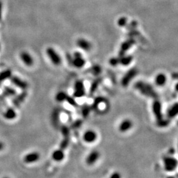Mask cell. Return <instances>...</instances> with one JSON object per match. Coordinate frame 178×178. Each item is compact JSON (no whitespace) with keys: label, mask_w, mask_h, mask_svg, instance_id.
<instances>
[{"label":"cell","mask_w":178,"mask_h":178,"mask_svg":"<svg viewBox=\"0 0 178 178\" xmlns=\"http://www.w3.org/2000/svg\"><path fill=\"white\" fill-rule=\"evenodd\" d=\"M134 87L138 90L142 95L146 97H149L154 99H157L158 95L155 91V89L150 84L145 83L144 81H138L135 83Z\"/></svg>","instance_id":"obj_1"},{"label":"cell","mask_w":178,"mask_h":178,"mask_svg":"<svg viewBox=\"0 0 178 178\" xmlns=\"http://www.w3.org/2000/svg\"><path fill=\"white\" fill-rule=\"evenodd\" d=\"M164 167L166 172H173L177 166V160L172 156H167L163 158Z\"/></svg>","instance_id":"obj_2"},{"label":"cell","mask_w":178,"mask_h":178,"mask_svg":"<svg viewBox=\"0 0 178 178\" xmlns=\"http://www.w3.org/2000/svg\"><path fill=\"white\" fill-rule=\"evenodd\" d=\"M139 73V70L135 67H133V68L130 69L125 74V75L121 79V85L123 87H127L129 85L133 79Z\"/></svg>","instance_id":"obj_3"},{"label":"cell","mask_w":178,"mask_h":178,"mask_svg":"<svg viewBox=\"0 0 178 178\" xmlns=\"http://www.w3.org/2000/svg\"><path fill=\"white\" fill-rule=\"evenodd\" d=\"M46 54L53 64L57 66H59V65L61 64V57H60V56L58 54V53L52 47L48 48L46 50Z\"/></svg>","instance_id":"obj_4"},{"label":"cell","mask_w":178,"mask_h":178,"mask_svg":"<svg viewBox=\"0 0 178 178\" xmlns=\"http://www.w3.org/2000/svg\"><path fill=\"white\" fill-rule=\"evenodd\" d=\"M85 95V88L83 81L78 80L75 82L74 86V92L73 97L74 98H81Z\"/></svg>","instance_id":"obj_5"},{"label":"cell","mask_w":178,"mask_h":178,"mask_svg":"<svg viewBox=\"0 0 178 178\" xmlns=\"http://www.w3.org/2000/svg\"><path fill=\"white\" fill-rule=\"evenodd\" d=\"M135 44V40L133 38H129L121 44L119 50L118 56L121 57L126 55V53Z\"/></svg>","instance_id":"obj_6"},{"label":"cell","mask_w":178,"mask_h":178,"mask_svg":"<svg viewBox=\"0 0 178 178\" xmlns=\"http://www.w3.org/2000/svg\"><path fill=\"white\" fill-rule=\"evenodd\" d=\"M152 111L155 115L156 122H158L164 119L162 113V104L159 100H155L152 103Z\"/></svg>","instance_id":"obj_7"},{"label":"cell","mask_w":178,"mask_h":178,"mask_svg":"<svg viewBox=\"0 0 178 178\" xmlns=\"http://www.w3.org/2000/svg\"><path fill=\"white\" fill-rule=\"evenodd\" d=\"M100 156V153L97 150H93L86 157L85 162L88 166H92L97 162Z\"/></svg>","instance_id":"obj_8"},{"label":"cell","mask_w":178,"mask_h":178,"mask_svg":"<svg viewBox=\"0 0 178 178\" xmlns=\"http://www.w3.org/2000/svg\"><path fill=\"white\" fill-rule=\"evenodd\" d=\"M11 82L14 85L17 86L18 88L22 89L23 90H26L28 87V83L25 81H23V79L18 77L13 76L11 77L10 78Z\"/></svg>","instance_id":"obj_9"},{"label":"cell","mask_w":178,"mask_h":178,"mask_svg":"<svg viewBox=\"0 0 178 178\" xmlns=\"http://www.w3.org/2000/svg\"><path fill=\"white\" fill-rule=\"evenodd\" d=\"M28 93L26 90H23L22 92L19 94V95L17 96L12 100V104L15 108H19L21 106L22 103L25 101L26 97H27Z\"/></svg>","instance_id":"obj_10"},{"label":"cell","mask_w":178,"mask_h":178,"mask_svg":"<svg viewBox=\"0 0 178 178\" xmlns=\"http://www.w3.org/2000/svg\"><path fill=\"white\" fill-rule=\"evenodd\" d=\"M83 140L87 143H94L97 139V134L95 131L92 129H89L86 131L83 135Z\"/></svg>","instance_id":"obj_11"},{"label":"cell","mask_w":178,"mask_h":178,"mask_svg":"<svg viewBox=\"0 0 178 178\" xmlns=\"http://www.w3.org/2000/svg\"><path fill=\"white\" fill-rule=\"evenodd\" d=\"M40 158V155L38 152H32L26 155L24 157V162L26 164H30L37 162Z\"/></svg>","instance_id":"obj_12"},{"label":"cell","mask_w":178,"mask_h":178,"mask_svg":"<svg viewBox=\"0 0 178 178\" xmlns=\"http://www.w3.org/2000/svg\"><path fill=\"white\" fill-rule=\"evenodd\" d=\"M76 44L79 48H80L81 49L86 52H88L89 50H90L91 48H92L91 43L87 40L83 38H79V39L77 40Z\"/></svg>","instance_id":"obj_13"},{"label":"cell","mask_w":178,"mask_h":178,"mask_svg":"<svg viewBox=\"0 0 178 178\" xmlns=\"http://www.w3.org/2000/svg\"><path fill=\"white\" fill-rule=\"evenodd\" d=\"M21 59L25 66L31 67L34 64V59L29 53L26 52H23L20 54Z\"/></svg>","instance_id":"obj_14"},{"label":"cell","mask_w":178,"mask_h":178,"mask_svg":"<svg viewBox=\"0 0 178 178\" xmlns=\"http://www.w3.org/2000/svg\"><path fill=\"white\" fill-rule=\"evenodd\" d=\"M133 127V122L131 120L129 119H126L120 123L119 126L118 127V129L121 133L128 131L129 129H131Z\"/></svg>","instance_id":"obj_15"},{"label":"cell","mask_w":178,"mask_h":178,"mask_svg":"<svg viewBox=\"0 0 178 178\" xmlns=\"http://www.w3.org/2000/svg\"><path fill=\"white\" fill-rule=\"evenodd\" d=\"M60 112L61 110L59 108H56L53 110L51 115V120L52 124L55 127H57L59 123V117H60Z\"/></svg>","instance_id":"obj_16"},{"label":"cell","mask_w":178,"mask_h":178,"mask_svg":"<svg viewBox=\"0 0 178 178\" xmlns=\"http://www.w3.org/2000/svg\"><path fill=\"white\" fill-rule=\"evenodd\" d=\"M52 159L54 161H56V162H61V161L63 160L65 158L64 150H61V149L60 148L56 149V150H55L54 152H52Z\"/></svg>","instance_id":"obj_17"},{"label":"cell","mask_w":178,"mask_h":178,"mask_svg":"<svg viewBox=\"0 0 178 178\" xmlns=\"http://www.w3.org/2000/svg\"><path fill=\"white\" fill-rule=\"evenodd\" d=\"M71 63L75 67L80 69L85 66L86 61L85 59L83 58V56L73 57V58L71 59Z\"/></svg>","instance_id":"obj_18"},{"label":"cell","mask_w":178,"mask_h":178,"mask_svg":"<svg viewBox=\"0 0 178 178\" xmlns=\"http://www.w3.org/2000/svg\"><path fill=\"white\" fill-rule=\"evenodd\" d=\"M167 81V77L164 73H160L156 75L155 79V84L158 86H163Z\"/></svg>","instance_id":"obj_19"},{"label":"cell","mask_w":178,"mask_h":178,"mask_svg":"<svg viewBox=\"0 0 178 178\" xmlns=\"http://www.w3.org/2000/svg\"><path fill=\"white\" fill-rule=\"evenodd\" d=\"M178 113V107L177 103H175L174 105H172L167 111V117L168 119L174 118L176 116Z\"/></svg>","instance_id":"obj_20"},{"label":"cell","mask_w":178,"mask_h":178,"mask_svg":"<svg viewBox=\"0 0 178 178\" xmlns=\"http://www.w3.org/2000/svg\"><path fill=\"white\" fill-rule=\"evenodd\" d=\"M4 118L9 120L14 119L17 117V113L15 110L12 108H9L6 110V111L3 113Z\"/></svg>","instance_id":"obj_21"},{"label":"cell","mask_w":178,"mask_h":178,"mask_svg":"<svg viewBox=\"0 0 178 178\" xmlns=\"http://www.w3.org/2000/svg\"><path fill=\"white\" fill-rule=\"evenodd\" d=\"M133 57L131 55H128V56H124L119 57V65L123 66H127L129 64L131 63V62L133 61Z\"/></svg>","instance_id":"obj_22"},{"label":"cell","mask_w":178,"mask_h":178,"mask_svg":"<svg viewBox=\"0 0 178 178\" xmlns=\"http://www.w3.org/2000/svg\"><path fill=\"white\" fill-rule=\"evenodd\" d=\"M102 82V77H98L93 81L92 84H91L90 88V95H93V94L96 92V90H97V88H98V86H99V85H100Z\"/></svg>","instance_id":"obj_23"},{"label":"cell","mask_w":178,"mask_h":178,"mask_svg":"<svg viewBox=\"0 0 178 178\" xmlns=\"http://www.w3.org/2000/svg\"><path fill=\"white\" fill-rule=\"evenodd\" d=\"M106 100V98L102 97H97L94 100L93 104L91 106V110H97L98 108V106H99V105L102 104V103H104Z\"/></svg>","instance_id":"obj_24"},{"label":"cell","mask_w":178,"mask_h":178,"mask_svg":"<svg viewBox=\"0 0 178 178\" xmlns=\"http://www.w3.org/2000/svg\"><path fill=\"white\" fill-rule=\"evenodd\" d=\"M11 76L12 71L11 69H6V70L1 71L0 73V85H1L2 82L6 81V79H10Z\"/></svg>","instance_id":"obj_25"},{"label":"cell","mask_w":178,"mask_h":178,"mask_svg":"<svg viewBox=\"0 0 178 178\" xmlns=\"http://www.w3.org/2000/svg\"><path fill=\"white\" fill-rule=\"evenodd\" d=\"M16 95V90L13 88L9 87V86H6L4 87L3 91V97H13Z\"/></svg>","instance_id":"obj_26"},{"label":"cell","mask_w":178,"mask_h":178,"mask_svg":"<svg viewBox=\"0 0 178 178\" xmlns=\"http://www.w3.org/2000/svg\"><path fill=\"white\" fill-rule=\"evenodd\" d=\"M102 67L99 65H94L92 67H90V69H89V72L91 74H92L95 76H98L99 75L102 73Z\"/></svg>","instance_id":"obj_27"},{"label":"cell","mask_w":178,"mask_h":178,"mask_svg":"<svg viewBox=\"0 0 178 178\" xmlns=\"http://www.w3.org/2000/svg\"><path fill=\"white\" fill-rule=\"evenodd\" d=\"M70 143V137H63L61 141L60 142L59 144V148L61 150H65L68 147Z\"/></svg>","instance_id":"obj_28"},{"label":"cell","mask_w":178,"mask_h":178,"mask_svg":"<svg viewBox=\"0 0 178 178\" xmlns=\"http://www.w3.org/2000/svg\"><path fill=\"white\" fill-rule=\"evenodd\" d=\"M67 96H68V95H67L66 92H63V91H60V92H57L56 94L55 99H56L57 102H63V101H66Z\"/></svg>","instance_id":"obj_29"},{"label":"cell","mask_w":178,"mask_h":178,"mask_svg":"<svg viewBox=\"0 0 178 178\" xmlns=\"http://www.w3.org/2000/svg\"><path fill=\"white\" fill-rule=\"evenodd\" d=\"M91 111V107L88 104H84L81 107V114L84 118H86L88 115L90 114Z\"/></svg>","instance_id":"obj_30"},{"label":"cell","mask_w":178,"mask_h":178,"mask_svg":"<svg viewBox=\"0 0 178 178\" xmlns=\"http://www.w3.org/2000/svg\"><path fill=\"white\" fill-rule=\"evenodd\" d=\"M61 132L63 137H70V128L67 126H62L61 127Z\"/></svg>","instance_id":"obj_31"},{"label":"cell","mask_w":178,"mask_h":178,"mask_svg":"<svg viewBox=\"0 0 178 178\" xmlns=\"http://www.w3.org/2000/svg\"><path fill=\"white\" fill-rule=\"evenodd\" d=\"M109 63L113 67H116L119 65V57H114L110 58L109 60Z\"/></svg>","instance_id":"obj_32"},{"label":"cell","mask_w":178,"mask_h":178,"mask_svg":"<svg viewBox=\"0 0 178 178\" xmlns=\"http://www.w3.org/2000/svg\"><path fill=\"white\" fill-rule=\"evenodd\" d=\"M169 123H170L169 119H165L164 118L161 120V121H160L156 122V125H157V126L159 127H165L168 126V125H169Z\"/></svg>","instance_id":"obj_33"},{"label":"cell","mask_w":178,"mask_h":178,"mask_svg":"<svg viewBox=\"0 0 178 178\" xmlns=\"http://www.w3.org/2000/svg\"><path fill=\"white\" fill-rule=\"evenodd\" d=\"M127 24V19L125 17H120L118 20H117V25L118 26H121V27H124L126 26Z\"/></svg>","instance_id":"obj_34"},{"label":"cell","mask_w":178,"mask_h":178,"mask_svg":"<svg viewBox=\"0 0 178 178\" xmlns=\"http://www.w3.org/2000/svg\"><path fill=\"white\" fill-rule=\"evenodd\" d=\"M66 102L68 103V104H70L71 106H77V102L75 99V98L73 97H70V96H67V97L66 100Z\"/></svg>","instance_id":"obj_35"},{"label":"cell","mask_w":178,"mask_h":178,"mask_svg":"<svg viewBox=\"0 0 178 178\" xmlns=\"http://www.w3.org/2000/svg\"><path fill=\"white\" fill-rule=\"evenodd\" d=\"M82 123H83V121L81 119H77L71 125V128L73 129H78L82 126Z\"/></svg>","instance_id":"obj_36"},{"label":"cell","mask_w":178,"mask_h":178,"mask_svg":"<svg viewBox=\"0 0 178 178\" xmlns=\"http://www.w3.org/2000/svg\"><path fill=\"white\" fill-rule=\"evenodd\" d=\"M137 22L136 21H131V23L129 24V25L128 26V29L129 30H132L134 29H136L137 26Z\"/></svg>","instance_id":"obj_37"},{"label":"cell","mask_w":178,"mask_h":178,"mask_svg":"<svg viewBox=\"0 0 178 178\" xmlns=\"http://www.w3.org/2000/svg\"><path fill=\"white\" fill-rule=\"evenodd\" d=\"M108 178H121V174L119 172H114V173L110 175V176Z\"/></svg>","instance_id":"obj_38"},{"label":"cell","mask_w":178,"mask_h":178,"mask_svg":"<svg viewBox=\"0 0 178 178\" xmlns=\"http://www.w3.org/2000/svg\"><path fill=\"white\" fill-rule=\"evenodd\" d=\"M2 7H3V4H2L1 0H0V21H1L2 17Z\"/></svg>","instance_id":"obj_39"},{"label":"cell","mask_w":178,"mask_h":178,"mask_svg":"<svg viewBox=\"0 0 178 178\" xmlns=\"http://www.w3.org/2000/svg\"><path fill=\"white\" fill-rule=\"evenodd\" d=\"M80 56H82V54H81V52H74L73 57H80Z\"/></svg>","instance_id":"obj_40"},{"label":"cell","mask_w":178,"mask_h":178,"mask_svg":"<svg viewBox=\"0 0 178 178\" xmlns=\"http://www.w3.org/2000/svg\"><path fill=\"white\" fill-rule=\"evenodd\" d=\"M4 144L2 143V142H0V150H2L4 148Z\"/></svg>","instance_id":"obj_41"},{"label":"cell","mask_w":178,"mask_h":178,"mask_svg":"<svg viewBox=\"0 0 178 178\" xmlns=\"http://www.w3.org/2000/svg\"><path fill=\"white\" fill-rule=\"evenodd\" d=\"M167 178H175V177H173V176H170V177H168Z\"/></svg>","instance_id":"obj_42"},{"label":"cell","mask_w":178,"mask_h":178,"mask_svg":"<svg viewBox=\"0 0 178 178\" xmlns=\"http://www.w3.org/2000/svg\"><path fill=\"white\" fill-rule=\"evenodd\" d=\"M4 178H8V177H4Z\"/></svg>","instance_id":"obj_43"},{"label":"cell","mask_w":178,"mask_h":178,"mask_svg":"<svg viewBox=\"0 0 178 178\" xmlns=\"http://www.w3.org/2000/svg\"><path fill=\"white\" fill-rule=\"evenodd\" d=\"M0 48H1V47H0Z\"/></svg>","instance_id":"obj_44"}]
</instances>
